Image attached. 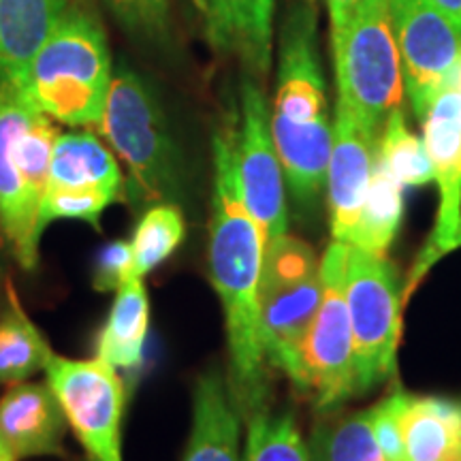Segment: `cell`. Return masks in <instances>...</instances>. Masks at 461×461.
<instances>
[{"label":"cell","instance_id":"e0dca14e","mask_svg":"<svg viewBox=\"0 0 461 461\" xmlns=\"http://www.w3.org/2000/svg\"><path fill=\"white\" fill-rule=\"evenodd\" d=\"M67 419L48 383L9 384L0 397V436L17 459L62 457Z\"/></svg>","mask_w":461,"mask_h":461},{"label":"cell","instance_id":"cb8c5ba5","mask_svg":"<svg viewBox=\"0 0 461 461\" xmlns=\"http://www.w3.org/2000/svg\"><path fill=\"white\" fill-rule=\"evenodd\" d=\"M186 235V218L177 203H154L143 210L131 240L132 272L131 280L163 265L180 248Z\"/></svg>","mask_w":461,"mask_h":461},{"label":"cell","instance_id":"277c9868","mask_svg":"<svg viewBox=\"0 0 461 461\" xmlns=\"http://www.w3.org/2000/svg\"><path fill=\"white\" fill-rule=\"evenodd\" d=\"M99 129L126 165V201L135 210L176 203L182 190L180 152L158 99L129 67L112 77Z\"/></svg>","mask_w":461,"mask_h":461},{"label":"cell","instance_id":"7a4b0ae2","mask_svg":"<svg viewBox=\"0 0 461 461\" xmlns=\"http://www.w3.org/2000/svg\"><path fill=\"white\" fill-rule=\"evenodd\" d=\"M112 56L95 15L67 7L28 68L24 96L68 126H99L112 88Z\"/></svg>","mask_w":461,"mask_h":461},{"label":"cell","instance_id":"30bf717a","mask_svg":"<svg viewBox=\"0 0 461 461\" xmlns=\"http://www.w3.org/2000/svg\"><path fill=\"white\" fill-rule=\"evenodd\" d=\"M348 244L331 241L321 261L322 299L303 344L299 389L312 395L321 411L355 397V348L344 297Z\"/></svg>","mask_w":461,"mask_h":461},{"label":"cell","instance_id":"9a60e30c","mask_svg":"<svg viewBox=\"0 0 461 461\" xmlns=\"http://www.w3.org/2000/svg\"><path fill=\"white\" fill-rule=\"evenodd\" d=\"M376 157L378 137L363 126L344 101L338 99L327 167V205L333 241L350 244L353 240Z\"/></svg>","mask_w":461,"mask_h":461},{"label":"cell","instance_id":"d4e9b609","mask_svg":"<svg viewBox=\"0 0 461 461\" xmlns=\"http://www.w3.org/2000/svg\"><path fill=\"white\" fill-rule=\"evenodd\" d=\"M310 461H384L372 428V408L322 420L310 438Z\"/></svg>","mask_w":461,"mask_h":461},{"label":"cell","instance_id":"e575fe53","mask_svg":"<svg viewBox=\"0 0 461 461\" xmlns=\"http://www.w3.org/2000/svg\"><path fill=\"white\" fill-rule=\"evenodd\" d=\"M3 244L5 241H3V238H0V248H3ZM0 278H3V263H0ZM3 293H5V286H3ZM3 293H0V295H3Z\"/></svg>","mask_w":461,"mask_h":461},{"label":"cell","instance_id":"1f68e13d","mask_svg":"<svg viewBox=\"0 0 461 461\" xmlns=\"http://www.w3.org/2000/svg\"><path fill=\"white\" fill-rule=\"evenodd\" d=\"M429 3L434 5L440 14H445L461 31V0H429Z\"/></svg>","mask_w":461,"mask_h":461},{"label":"cell","instance_id":"7c38bea8","mask_svg":"<svg viewBox=\"0 0 461 461\" xmlns=\"http://www.w3.org/2000/svg\"><path fill=\"white\" fill-rule=\"evenodd\" d=\"M403 88L419 120L461 62V31L429 0H389Z\"/></svg>","mask_w":461,"mask_h":461},{"label":"cell","instance_id":"4dcf8cb0","mask_svg":"<svg viewBox=\"0 0 461 461\" xmlns=\"http://www.w3.org/2000/svg\"><path fill=\"white\" fill-rule=\"evenodd\" d=\"M359 0H327V9H330V22H331V39L338 37L344 31L346 22L350 20L355 5Z\"/></svg>","mask_w":461,"mask_h":461},{"label":"cell","instance_id":"f546056e","mask_svg":"<svg viewBox=\"0 0 461 461\" xmlns=\"http://www.w3.org/2000/svg\"><path fill=\"white\" fill-rule=\"evenodd\" d=\"M132 250L131 241L113 240L101 248L92 272V286L101 293H115L131 280Z\"/></svg>","mask_w":461,"mask_h":461},{"label":"cell","instance_id":"52a82bcc","mask_svg":"<svg viewBox=\"0 0 461 461\" xmlns=\"http://www.w3.org/2000/svg\"><path fill=\"white\" fill-rule=\"evenodd\" d=\"M344 297L355 348V395H363L395 376L402 338L403 288L387 257L348 246Z\"/></svg>","mask_w":461,"mask_h":461},{"label":"cell","instance_id":"2e32d148","mask_svg":"<svg viewBox=\"0 0 461 461\" xmlns=\"http://www.w3.org/2000/svg\"><path fill=\"white\" fill-rule=\"evenodd\" d=\"M210 48L233 56L255 77L272 67L276 0H193Z\"/></svg>","mask_w":461,"mask_h":461},{"label":"cell","instance_id":"484cf974","mask_svg":"<svg viewBox=\"0 0 461 461\" xmlns=\"http://www.w3.org/2000/svg\"><path fill=\"white\" fill-rule=\"evenodd\" d=\"M378 160L403 188L428 186L434 182V167H431L425 143L406 126L402 107L393 109L383 126Z\"/></svg>","mask_w":461,"mask_h":461},{"label":"cell","instance_id":"ffe728a7","mask_svg":"<svg viewBox=\"0 0 461 461\" xmlns=\"http://www.w3.org/2000/svg\"><path fill=\"white\" fill-rule=\"evenodd\" d=\"M149 331V299L143 280H129L115 291L107 321L96 339V357L115 370H137Z\"/></svg>","mask_w":461,"mask_h":461},{"label":"cell","instance_id":"3957f363","mask_svg":"<svg viewBox=\"0 0 461 461\" xmlns=\"http://www.w3.org/2000/svg\"><path fill=\"white\" fill-rule=\"evenodd\" d=\"M58 135L24 92H0V238L26 272L39 265V210Z\"/></svg>","mask_w":461,"mask_h":461},{"label":"cell","instance_id":"7402d4cb","mask_svg":"<svg viewBox=\"0 0 461 461\" xmlns=\"http://www.w3.org/2000/svg\"><path fill=\"white\" fill-rule=\"evenodd\" d=\"M51 355L48 339L26 314L14 282L7 278L0 303V384L24 383L45 370Z\"/></svg>","mask_w":461,"mask_h":461},{"label":"cell","instance_id":"9c48e42d","mask_svg":"<svg viewBox=\"0 0 461 461\" xmlns=\"http://www.w3.org/2000/svg\"><path fill=\"white\" fill-rule=\"evenodd\" d=\"M43 372L88 461H122L126 391L118 370L101 357L68 359L54 353Z\"/></svg>","mask_w":461,"mask_h":461},{"label":"cell","instance_id":"8992f818","mask_svg":"<svg viewBox=\"0 0 461 461\" xmlns=\"http://www.w3.org/2000/svg\"><path fill=\"white\" fill-rule=\"evenodd\" d=\"M338 99L378 137L403 101L402 58L389 0H359L344 31L331 39Z\"/></svg>","mask_w":461,"mask_h":461},{"label":"cell","instance_id":"4fadbf2b","mask_svg":"<svg viewBox=\"0 0 461 461\" xmlns=\"http://www.w3.org/2000/svg\"><path fill=\"white\" fill-rule=\"evenodd\" d=\"M238 120L235 157L241 197L261 227L267 246L286 235V180L269 129L267 101L255 82L241 84Z\"/></svg>","mask_w":461,"mask_h":461},{"label":"cell","instance_id":"83f0119b","mask_svg":"<svg viewBox=\"0 0 461 461\" xmlns=\"http://www.w3.org/2000/svg\"><path fill=\"white\" fill-rule=\"evenodd\" d=\"M132 37L148 43L169 39L171 0H103Z\"/></svg>","mask_w":461,"mask_h":461},{"label":"cell","instance_id":"ac0fdd59","mask_svg":"<svg viewBox=\"0 0 461 461\" xmlns=\"http://www.w3.org/2000/svg\"><path fill=\"white\" fill-rule=\"evenodd\" d=\"M67 0H0V92L24 90L28 68Z\"/></svg>","mask_w":461,"mask_h":461},{"label":"cell","instance_id":"4316f807","mask_svg":"<svg viewBox=\"0 0 461 461\" xmlns=\"http://www.w3.org/2000/svg\"><path fill=\"white\" fill-rule=\"evenodd\" d=\"M241 461H310L295 417L291 412L269 414L265 408L252 412Z\"/></svg>","mask_w":461,"mask_h":461},{"label":"cell","instance_id":"6da1fadb","mask_svg":"<svg viewBox=\"0 0 461 461\" xmlns=\"http://www.w3.org/2000/svg\"><path fill=\"white\" fill-rule=\"evenodd\" d=\"M265 238L241 197L235 126L214 135V197H212L207 269L222 303L230 359V393L246 419L261 411L265 353L258 330V282Z\"/></svg>","mask_w":461,"mask_h":461},{"label":"cell","instance_id":"5b68a950","mask_svg":"<svg viewBox=\"0 0 461 461\" xmlns=\"http://www.w3.org/2000/svg\"><path fill=\"white\" fill-rule=\"evenodd\" d=\"M322 299L321 261L312 246L282 235L265 246L258 282V330L267 363L302 383L303 344Z\"/></svg>","mask_w":461,"mask_h":461},{"label":"cell","instance_id":"836d02e7","mask_svg":"<svg viewBox=\"0 0 461 461\" xmlns=\"http://www.w3.org/2000/svg\"><path fill=\"white\" fill-rule=\"evenodd\" d=\"M447 88H455V90L459 92V96H461V62L457 65V68H455V71H453L451 79H448V82H447Z\"/></svg>","mask_w":461,"mask_h":461},{"label":"cell","instance_id":"44dd1931","mask_svg":"<svg viewBox=\"0 0 461 461\" xmlns=\"http://www.w3.org/2000/svg\"><path fill=\"white\" fill-rule=\"evenodd\" d=\"M408 461H461V406L447 397H412L403 414Z\"/></svg>","mask_w":461,"mask_h":461},{"label":"cell","instance_id":"5bb4252c","mask_svg":"<svg viewBox=\"0 0 461 461\" xmlns=\"http://www.w3.org/2000/svg\"><path fill=\"white\" fill-rule=\"evenodd\" d=\"M274 122L308 126L330 120L325 77L316 45V11L303 0L288 11L280 37L278 77H276Z\"/></svg>","mask_w":461,"mask_h":461},{"label":"cell","instance_id":"d6a6232c","mask_svg":"<svg viewBox=\"0 0 461 461\" xmlns=\"http://www.w3.org/2000/svg\"><path fill=\"white\" fill-rule=\"evenodd\" d=\"M0 461H20L15 457V453L11 451V447L5 442V438L0 436Z\"/></svg>","mask_w":461,"mask_h":461},{"label":"cell","instance_id":"ba28073f","mask_svg":"<svg viewBox=\"0 0 461 461\" xmlns=\"http://www.w3.org/2000/svg\"><path fill=\"white\" fill-rule=\"evenodd\" d=\"M126 201V177L95 132H60L51 154L39 229L56 221H84L101 229L107 207Z\"/></svg>","mask_w":461,"mask_h":461},{"label":"cell","instance_id":"8fae6325","mask_svg":"<svg viewBox=\"0 0 461 461\" xmlns=\"http://www.w3.org/2000/svg\"><path fill=\"white\" fill-rule=\"evenodd\" d=\"M423 143L428 149L434 182L438 184V214L434 229L420 248L403 288V305L411 302L420 280L438 261L461 248V96L445 88L431 103L423 120Z\"/></svg>","mask_w":461,"mask_h":461},{"label":"cell","instance_id":"d6986e66","mask_svg":"<svg viewBox=\"0 0 461 461\" xmlns=\"http://www.w3.org/2000/svg\"><path fill=\"white\" fill-rule=\"evenodd\" d=\"M241 412L227 380L210 372L193 397V425L184 461H241Z\"/></svg>","mask_w":461,"mask_h":461},{"label":"cell","instance_id":"603a6c76","mask_svg":"<svg viewBox=\"0 0 461 461\" xmlns=\"http://www.w3.org/2000/svg\"><path fill=\"white\" fill-rule=\"evenodd\" d=\"M402 221L403 186L384 169L376 157L359 222L348 246L370 252L374 257H389V248L397 238Z\"/></svg>","mask_w":461,"mask_h":461},{"label":"cell","instance_id":"f1b7e54d","mask_svg":"<svg viewBox=\"0 0 461 461\" xmlns=\"http://www.w3.org/2000/svg\"><path fill=\"white\" fill-rule=\"evenodd\" d=\"M412 395L406 393L400 384L372 406V428L384 461H408L406 445H403V414Z\"/></svg>","mask_w":461,"mask_h":461}]
</instances>
